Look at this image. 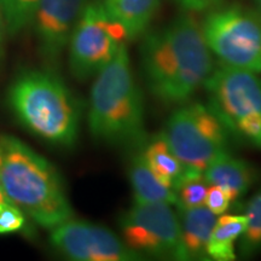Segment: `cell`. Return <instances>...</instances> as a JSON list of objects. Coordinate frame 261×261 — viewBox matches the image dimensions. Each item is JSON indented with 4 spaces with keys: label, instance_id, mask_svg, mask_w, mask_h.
I'll list each match as a JSON object with an SVG mask.
<instances>
[{
    "label": "cell",
    "instance_id": "6da1fadb",
    "mask_svg": "<svg viewBox=\"0 0 261 261\" xmlns=\"http://www.w3.org/2000/svg\"><path fill=\"white\" fill-rule=\"evenodd\" d=\"M140 63L150 92L165 106L187 103L215 69L201 24L189 15L148 33Z\"/></svg>",
    "mask_w": 261,
    "mask_h": 261
},
{
    "label": "cell",
    "instance_id": "7a4b0ae2",
    "mask_svg": "<svg viewBox=\"0 0 261 261\" xmlns=\"http://www.w3.org/2000/svg\"><path fill=\"white\" fill-rule=\"evenodd\" d=\"M0 184L10 203L52 230L73 218L56 168L16 137L0 135Z\"/></svg>",
    "mask_w": 261,
    "mask_h": 261
},
{
    "label": "cell",
    "instance_id": "3957f363",
    "mask_svg": "<svg viewBox=\"0 0 261 261\" xmlns=\"http://www.w3.org/2000/svg\"><path fill=\"white\" fill-rule=\"evenodd\" d=\"M94 77L87 116L93 138L110 145L145 144L144 100L126 44Z\"/></svg>",
    "mask_w": 261,
    "mask_h": 261
},
{
    "label": "cell",
    "instance_id": "277c9868",
    "mask_svg": "<svg viewBox=\"0 0 261 261\" xmlns=\"http://www.w3.org/2000/svg\"><path fill=\"white\" fill-rule=\"evenodd\" d=\"M8 100L19 122L35 136L61 146L77 139L80 112L64 81L50 70H29L10 86Z\"/></svg>",
    "mask_w": 261,
    "mask_h": 261
},
{
    "label": "cell",
    "instance_id": "5b68a950",
    "mask_svg": "<svg viewBox=\"0 0 261 261\" xmlns=\"http://www.w3.org/2000/svg\"><path fill=\"white\" fill-rule=\"evenodd\" d=\"M203 86L210 107L228 132L261 149V77L253 71L220 65Z\"/></svg>",
    "mask_w": 261,
    "mask_h": 261
},
{
    "label": "cell",
    "instance_id": "8992f818",
    "mask_svg": "<svg viewBox=\"0 0 261 261\" xmlns=\"http://www.w3.org/2000/svg\"><path fill=\"white\" fill-rule=\"evenodd\" d=\"M162 133L188 171L203 173L218 156L228 152V129L210 104H181Z\"/></svg>",
    "mask_w": 261,
    "mask_h": 261
},
{
    "label": "cell",
    "instance_id": "52a82bcc",
    "mask_svg": "<svg viewBox=\"0 0 261 261\" xmlns=\"http://www.w3.org/2000/svg\"><path fill=\"white\" fill-rule=\"evenodd\" d=\"M201 27L220 65L261 73V15L228 6L211 11Z\"/></svg>",
    "mask_w": 261,
    "mask_h": 261
},
{
    "label": "cell",
    "instance_id": "ba28073f",
    "mask_svg": "<svg viewBox=\"0 0 261 261\" xmlns=\"http://www.w3.org/2000/svg\"><path fill=\"white\" fill-rule=\"evenodd\" d=\"M127 40L125 29L108 14L103 3H89L68 45L71 74L77 80L96 76Z\"/></svg>",
    "mask_w": 261,
    "mask_h": 261
},
{
    "label": "cell",
    "instance_id": "9c48e42d",
    "mask_svg": "<svg viewBox=\"0 0 261 261\" xmlns=\"http://www.w3.org/2000/svg\"><path fill=\"white\" fill-rule=\"evenodd\" d=\"M122 241L140 256L184 260L178 215L168 203H136L119 221Z\"/></svg>",
    "mask_w": 261,
    "mask_h": 261
},
{
    "label": "cell",
    "instance_id": "30bf717a",
    "mask_svg": "<svg viewBox=\"0 0 261 261\" xmlns=\"http://www.w3.org/2000/svg\"><path fill=\"white\" fill-rule=\"evenodd\" d=\"M50 242L58 253L70 260L136 261L142 259L112 230L74 218L52 228Z\"/></svg>",
    "mask_w": 261,
    "mask_h": 261
},
{
    "label": "cell",
    "instance_id": "8fae6325",
    "mask_svg": "<svg viewBox=\"0 0 261 261\" xmlns=\"http://www.w3.org/2000/svg\"><path fill=\"white\" fill-rule=\"evenodd\" d=\"M89 0H39L31 24L40 56L55 64L69 45Z\"/></svg>",
    "mask_w": 261,
    "mask_h": 261
},
{
    "label": "cell",
    "instance_id": "7c38bea8",
    "mask_svg": "<svg viewBox=\"0 0 261 261\" xmlns=\"http://www.w3.org/2000/svg\"><path fill=\"white\" fill-rule=\"evenodd\" d=\"M177 208L184 260H210L207 248L218 215L212 213L205 205Z\"/></svg>",
    "mask_w": 261,
    "mask_h": 261
},
{
    "label": "cell",
    "instance_id": "4fadbf2b",
    "mask_svg": "<svg viewBox=\"0 0 261 261\" xmlns=\"http://www.w3.org/2000/svg\"><path fill=\"white\" fill-rule=\"evenodd\" d=\"M210 185L220 188L231 202L249 190L255 180V172L249 163L232 158L228 152L218 156L203 172Z\"/></svg>",
    "mask_w": 261,
    "mask_h": 261
},
{
    "label": "cell",
    "instance_id": "5bb4252c",
    "mask_svg": "<svg viewBox=\"0 0 261 261\" xmlns=\"http://www.w3.org/2000/svg\"><path fill=\"white\" fill-rule=\"evenodd\" d=\"M107 12L125 29L127 39L140 37L154 18L161 0H103Z\"/></svg>",
    "mask_w": 261,
    "mask_h": 261
},
{
    "label": "cell",
    "instance_id": "9a60e30c",
    "mask_svg": "<svg viewBox=\"0 0 261 261\" xmlns=\"http://www.w3.org/2000/svg\"><path fill=\"white\" fill-rule=\"evenodd\" d=\"M128 177L136 203H177L174 192L156 178L142 152L133 156Z\"/></svg>",
    "mask_w": 261,
    "mask_h": 261
},
{
    "label": "cell",
    "instance_id": "2e32d148",
    "mask_svg": "<svg viewBox=\"0 0 261 261\" xmlns=\"http://www.w3.org/2000/svg\"><path fill=\"white\" fill-rule=\"evenodd\" d=\"M142 154L156 178L171 189L188 171L173 152L163 133L145 142Z\"/></svg>",
    "mask_w": 261,
    "mask_h": 261
},
{
    "label": "cell",
    "instance_id": "e0dca14e",
    "mask_svg": "<svg viewBox=\"0 0 261 261\" xmlns=\"http://www.w3.org/2000/svg\"><path fill=\"white\" fill-rule=\"evenodd\" d=\"M246 226V215L221 214L212 231L207 248L208 259L215 261H232L236 259L234 242L242 236Z\"/></svg>",
    "mask_w": 261,
    "mask_h": 261
},
{
    "label": "cell",
    "instance_id": "ac0fdd59",
    "mask_svg": "<svg viewBox=\"0 0 261 261\" xmlns=\"http://www.w3.org/2000/svg\"><path fill=\"white\" fill-rule=\"evenodd\" d=\"M208 189H210V182L207 181L203 173L187 171L172 189L177 200L175 205L180 208H195L204 205Z\"/></svg>",
    "mask_w": 261,
    "mask_h": 261
},
{
    "label": "cell",
    "instance_id": "d6986e66",
    "mask_svg": "<svg viewBox=\"0 0 261 261\" xmlns=\"http://www.w3.org/2000/svg\"><path fill=\"white\" fill-rule=\"evenodd\" d=\"M247 226L240 237L238 250L243 257L253 256L261 252V190L247 205Z\"/></svg>",
    "mask_w": 261,
    "mask_h": 261
},
{
    "label": "cell",
    "instance_id": "ffe728a7",
    "mask_svg": "<svg viewBox=\"0 0 261 261\" xmlns=\"http://www.w3.org/2000/svg\"><path fill=\"white\" fill-rule=\"evenodd\" d=\"M39 0H0L4 25L10 34L15 35L31 24Z\"/></svg>",
    "mask_w": 261,
    "mask_h": 261
},
{
    "label": "cell",
    "instance_id": "44dd1931",
    "mask_svg": "<svg viewBox=\"0 0 261 261\" xmlns=\"http://www.w3.org/2000/svg\"><path fill=\"white\" fill-rule=\"evenodd\" d=\"M25 214L10 202L0 203V234L15 233L23 230Z\"/></svg>",
    "mask_w": 261,
    "mask_h": 261
},
{
    "label": "cell",
    "instance_id": "7402d4cb",
    "mask_svg": "<svg viewBox=\"0 0 261 261\" xmlns=\"http://www.w3.org/2000/svg\"><path fill=\"white\" fill-rule=\"evenodd\" d=\"M230 198L227 197V195L220 188L210 185L207 196H205L204 205L212 213H214L215 215L224 214L228 210V207H230Z\"/></svg>",
    "mask_w": 261,
    "mask_h": 261
},
{
    "label": "cell",
    "instance_id": "603a6c76",
    "mask_svg": "<svg viewBox=\"0 0 261 261\" xmlns=\"http://www.w3.org/2000/svg\"><path fill=\"white\" fill-rule=\"evenodd\" d=\"M174 2L187 11L202 12L217 8L223 0H174Z\"/></svg>",
    "mask_w": 261,
    "mask_h": 261
},
{
    "label": "cell",
    "instance_id": "cb8c5ba5",
    "mask_svg": "<svg viewBox=\"0 0 261 261\" xmlns=\"http://www.w3.org/2000/svg\"><path fill=\"white\" fill-rule=\"evenodd\" d=\"M4 19H3L2 12H0V52H2V45H3V31H4Z\"/></svg>",
    "mask_w": 261,
    "mask_h": 261
},
{
    "label": "cell",
    "instance_id": "d4e9b609",
    "mask_svg": "<svg viewBox=\"0 0 261 261\" xmlns=\"http://www.w3.org/2000/svg\"><path fill=\"white\" fill-rule=\"evenodd\" d=\"M2 202H9V201H8V198H6L4 191H3L2 184H0V203H2Z\"/></svg>",
    "mask_w": 261,
    "mask_h": 261
},
{
    "label": "cell",
    "instance_id": "484cf974",
    "mask_svg": "<svg viewBox=\"0 0 261 261\" xmlns=\"http://www.w3.org/2000/svg\"><path fill=\"white\" fill-rule=\"evenodd\" d=\"M257 4H259V8H260V11H261V0H257Z\"/></svg>",
    "mask_w": 261,
    "mask_h": 261
}]
</instances>
